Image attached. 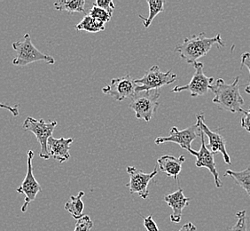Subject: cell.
<instances>
[{
  "label": "cell",
  "mask_w": 250,
  "mask_h": 231,
  "mask_svg": "<svg viewBox=\"0 0 250 231\" xmlns=\"http://www.w3.org/2000/svg\"><path fill=\"white\" fill-rule=\"evenodd\" d=\"M196 230H197V228L193 223L188 222V223L184 224L182 228L178 231H196Z\"/></svg>",
  "instance_id": "30"
},
{
  "label": "cell",
  "mask_w": 250,
  "mask_h": 231,
  "mask_svg": "<svg viewBox=\"0 0 250 231\" xmlns=\"http://www.w3.org/2000/svg\"><path fill=\"white\" fill-rule=\"evenodd\" d=\"M93 5H96L101 9L105 10L111 15H113V12L115 10V4L112 0H97Z\"/></svg>",
  "instance_id": "25"
},
{
  "label": "cell",
  "mask_w": 250,
  "mask_h": 231,
  "mask_svg": "<svg viewBox=\"0 0 250 231\" xmlns=\"http://www.w3.org/2000/svg\"><path fill=\"white\" fill-rule=\"evenodd\" d=\"M204 134L202 133L201 134V149L199 151H195V150H190L189 153L192 154V156L196 157V162L195 164L197 167H205L207 168L212 175L214 177V181H215V184L217 188H220L223 187V183L221 180L219 178V173L217 170V166H216V162H215V158L214 156L215 154L212 153L209 149H208L207 145L205 143V140H204Z\"/></svg>",
  "instance_id": "13"
},
{
  "label": "cell",
  "mask_w": 250,
  "mask_h": 231,
  "mask_svg": "<svg viewBox=\"0 0 250 231\" xmlns=\"http://www.w3.org/2000/svg\"><path fill=\"white\" fill-rule=\"evenodd\" d=\"M160 96L161 92L159 89L136 92L130 98L129 108L134 111L138 119L150 122L158 109Z\"/></svg>",
  "instance_id": "3"
},
{
  "label": "cell",
  "mask_w": 250,
  "mask_h": 231,
  "mask_svg": "<svg viewBox=\"0 0 250 231\" xmlns=\"http://www.w3.org/2000/svg\"><path fill=\"white\" fill-rule=\"evenodd\" d=\"M74 141L72 138H60L50 137L47 142L49 156L50 158L56 159L60 164H62L70 158L69 148Z\"/></svg>",
  "instance_id": "15"
},
{
  "label": "cell",
  "mask_w": 250,
  "mask_h": 231,
  "mask_svg": "<svg viewBox=\"0 0 250 231\" xmlns=\"http://www.w3.org/2000/svg\"><path fill=\"white\" fill-rule=\"evenodd\" d=\"M239 82L240 77H236L231 84H226L224 79L218 78L209 87V90L215 94L213 102L224 111L231 113H244L245 111L242 109V106L245 101L241 94Z\"/></svg>",
  "instance_id": "2"
},
{
  "label": "cell",
  "mask_w": 250,
  "mask_h": 231,
  "mask_svg": "<svg viewBox=\"0 0 250 231\" xmlns=\"http://www.w3.org/2000/svg\"><path fill=\"white\" fill-rule=\"evenodd\" d=\"M0 109H5V110L9 111L15 116H19L20 114L19 105H15V106L12 107L7 105V104H5V103L0 102Z\"/></svg>",
  "instance_id": "29"
},
{
  "label": "cell",
  "mask_w": 250,
  "mask_h": 231,
  "mask_svg": "<svg viewBox=\"0 0 250 231\" xmlns=\"http://www.w3.org/2000/svg\"><path fill=\"white\" fill-rule=\"evenodd\" d=\"M92 227L93 222L91 217L89 215H83L82 218L77 220L74 231H90L92 230Z\"/></svg>",
  "instance_id": "24"
},
{
  "label": "cell",
  "mask_w": 250,
  "mask_h": 231,
  "mask_svg": "<svg viewBox=\"0 0 250 231\" xmlns=\"http://www.w3.org/2000/svg\"><path fill=\"white\" fill-rule=\"evenodd\" d=\"M54 8L59 11H67L70 14L73 13H85L84 0H60L55 2Z\"/></svg>",
  "instance_id": "19"
},
{
  "label": "cell",
  "mask_w": 250,
  "mask_h": 231,
  "mask_svg": "<svg viewBox=\"0 0 250 231\" xmlns=\"http://www.w3.org/2000/svg\"><path fill=\"white\" fill-rule=\"evenodd\" d=\"M13 48L17 56L13 60V64L15 66H26L29 63L43 61L48 64H54L55 60L53 56L47 55L40 52L34 46L29 33H26L23 39L13 43Z\"/></svg>",
  "instance_id": "4"
},
{
  "label": "cell",
  "mask_w": 250,
  "mask_h": 231,
  "mask_svg": "<svg viewBox=\"0 0 250 231\" xmlns=\"http://www.w3.org/2000/svg\"><path fill=\"white\" fill-rule=\"evenodd\" d=\"M84 196L83 191H80L77 196H71L70 200L67 201L64 208L75 220L82 218L83 212L84 209V204L83 201V197Z\"/></svg>",
  "instance_id": "17"
},
{
  "label": "cell",
  "mask_w": 250,
  "mask_h": 231,
  "mask_svg": "<svg viewBox=\"0 0 250 231\" xmlns=\"http://www.w3.org/2000/svg\"><path fill=\"white\" fill-rule=\"evenodd\" d=\"M34 158V152L32 150H29L28 152V169L25 176L24 181L21 183V187L16 189L19 194H24L25 201L23 206L21 207V212L27 211L29 204L35 201L37 195L42 191V188L38 181L35 178L33 173V165L32 160Z\"/></svg>",
  "instance_id": "10"
},
{
  "label": "cell",
  "mask_w": 250,
  "mask_h": 231,
  "mask_svg": "<svg viewBox=\"0 0 250 231\" xmlns=\"http://www.w3.org/2000/svg\"><path fill=\"white\" fill-rule=\"evenodd\" d=\"M241 69H242V68L245 67L248 68L250 74V53H244L241 56ZM245 92L247 93L250 94V83L248 85H246Z\"/></svg>",
  "instance_id": "27"
},
{
  "label": "cell",
  "mask_w": 250,
  "mask_h": 231,
  "mask_svg": "<svg viewBox=\"0 0 250 231\" xmlns=\"http://www.w3.org/2000/svg\"><path fill=\"white\" fill-rule=\"evenodd\" d=\"M241 125L247 132L250 133V108L248 111H244L241 117Z\"/></svg>",
  "instance_id": "28"
},
{
  "label": "cell",
  "mask_w": 250,
  "mask_h": 231,
  "mask_svg": "<svg viewBox=\"0 0 250 231\" xmlns=\"http://www.w3.org/2000/svg\"><path fill=\"white\" fill-rule=\"evenodd\" d=\"M214 45H217L218 47L225 46L221 35L217 34L214 38H207L205 33L202 32L186 38L182 43L175 47V52L179 53L180 57L187 63L193 65L200 58L205 56Z\"/></svg>",
  "instance_id": "1"
},
{
  "label": "cell",
  "mask_w": 250,
  "mask_h": 231,
  "mask_svg": "<svg viewBox=\"0 0 250 231\" xmlns=\"http://www.w3.org/2000/svg\"><path fill=\"white\" fill-rule=\"evenodd\" d=\"M57 121L45 122L43 119H36L31 116H28L25 119L22 127L25 131L32 133L41 146L39 157L44 160L50 159L47 142L49 138L53 136V133L57 126Z\"/></svg>",
  "instance_id": "5"
},
{
  "label": "cell",
  "mask_w": 250,
  "mask_h": 231,
  "mask_svg": "<svg viewBox=\"0 0 250 231\" xmlns=\"http://www.w3.org/2000/svg\"><path fill=\"white\" fill-rule=\"evenodd\" d=\"M176 80L177 74L172 72V69H169L167 72H163L159 66L154 65L146 70L141 78L135 79V83L137 85L136 92L159 89L160 87L172 84Z\"/></svg>",
  "instance_id": "6"
},
{
  "label": "cell",
  "mask_w": 250,
  "mask_h": 231,
  "mask_svg": "<svg viewBox=\"0 0 250 231\" xmlns=\"http://www.w3.org/2000/svg\"><path fill=\"white\" fill-rule=\"evenodd\" d=\"M142 218H143V224L146 231H159L158 226L156 222H154L152 214H150L149 216L147 217L142 216Z\"/></svg>",
  "instance_id": "26"
},
{
  "label": "cell",
  "mask_w": 250,
  "mask_h": 231,
  "mask_svg": "<svg viewBox=\"0 0 250 231\" xmlns=\"http://www.w3.org/2000/svg\"><path fill=\"white\" fill-rule=\"evenodd\" d=\"M89 15L92 18L99 20L104 23H108L112 18V15L110 14H108L105 10L101 9L96 5H92V9L89 12Z\"/></svg>",
  "instance_id": "22"
},
{
  "label": "cell",
  "mask_w": 250,
  "mask_h": 231,
  "mask_svg": "<svg viewBox=\"0 0 250 231\" xmlns=\"http://www.w3.org/2000/svg\"><path fill=\"white\" fill-rule=\"evenodd\" d=\"M225 175H228L235 181L236 184L245 190L250 197V167L246 168L243 171H232L227 170Z\"/></svg>",
  "instance_id": "20"
},
{
  "label": "cell",
  "mask_w": 250,
  "mask_h": 231,
  "mask_svg": "<svg viewBox=\"0 0 250 231\" xmlns=\"http://www.w3.org/2000/svg\"><path fill=\"white\" fill-rule=\"evenodd\" d=\"M136 89L137 85L135 83V79L130 75H126L112 79L110 85H106V87L102 88V92L104 94L110 95L116 101H122L133 96L136 93Z\"/></svg>",
  "instance_id": "11"
},
{
  "label": "cell",
  "mask_w": 250,
  "mask_h": 231,
  "mask_svg": "<svg viewBox=\"0 0 250 231\" xmlns=\"http://www.w3.org/2000/svg\"><path fill=\"white\" fill-rule=\"evenodd\" d=\"M245 210L239 211L236 213V217L238 221L235 225L230 228L228 231H249L248 225H247V214Z\"/></svg>",
  "instance_id": "23"
},
{
  "label": "cell",
  "mask_w": 250,
  "mask_h": 231,
  "mask_svg": "<svg viewBox=\"0 0 250 231\" xmlns=\"http://www.w3.org/2000/svg\"><path fill=\"white\" fill-rule=\"evenodd\" d=\"M164 201L172 209V214L170 215V221L173 223H179L182 218V212L186 207L189 206L191 198H187L184 195L182 188H178L177 191L166 195Z\"/></svg>",
  "instance_id": "14"
},
{
  "label": "cell",
  "mask_w": 250,
  "mask_h": 231,
  "mask_svg": "<svg viewBox=\"0 0 250 231\" xmlns=\"http://www.w3.org/2000/svg\"><path fill=\"white\" fill-rule=\"evenodd\" d=\"M75 28L79 31L83 30V31L91 32V33H96L99 31L105 30L106 25L101 21L94 19V18L91 17L90 15H86L78 24L76 25Z\"/></svg>",
  "instance_id": "18"
},
{
  "label": "cell",
  "mask_w": 250,
  "mask_h": 231,
  "mask_svg": "<svg viewBox=\"0 0 250 231\" xmlns=\"http://www.w3.org/2000/svg\"><path fill=\"white\" fill-rule=\"evenodd\" d=\"M195 69L194 75L192 76L191 81L186 86H177L171 90V92H181L183 91H188L190 92L191 96H202L207 94L209 90V87L214 82V77H207L203 72V63H194L192 65Z\"/></svg>",
  "instance_id": "8"
},
{
  "label": "cell",
  "mask_w": 250,
  "mask_h": 231,
  "mask_svg": "<svg viewBox=\"0 0 250 231\" xmlns=\"http://www.w3.org/2000/svg\"><path fill=\"white\" fill-rule=\"evenodd\" d=\"M202 130L199 126V124L196 122L195 125H191L184 130H178V127L173 126L168 136L165 137H158L156 138L154 142L155 144H164L168 142H173L179 145L182 149L188 150V152L192 150V142L197 137L201 136Z\"/></svg>",
  "instance_id": "7"
},
{
  "label": "cell",
  "mask_w": 250,
  "mask_h": 231,
  "mask_svg": "<svg viewBox=\"0 0 250 231\" xmlns=\"http://www.w3.org/2000/svg\"><path fill=\"white\" fill-rule=\"evenodd\" d=\"M186 161L183 155L176 158L170 155H165L157 160L159 169L162 173H165L168 177H172L174 180H178V175L182 171V165Z\"/></svg>",
  "instance_id": "16"
},
{
  "label": "cell",
  "mask_w": 250,
  "mask_h": 231,
  "mask_svg": "<svg viewBox=\"0 0 250 231\" xmlns=\"http://www.w3.org/2000/svg\"><path fill=\"white\" fill-rule=\"evenodd\" d=\"M146 3L148 4L149 6V15L145 18L142 15H139L140 19L143 21V25L145 28L147 29L149 27L152 22L154 21V18L161 13H163L164 10V5H165V1L163 0H147Z\"/></svg>",
  "instance_id": "21"
},
{
  "label": "cell",
  "mask_w": 250,
  "mask_h": 231,
  "mask_svg": "<svg viewBox=\"0 0 250 231\" xmlns=\"http://www.w3.org/2000/svg\"><path fill=\"white\" fill-rule=\"evenodd\" d=\"M127 173L130 175V183L126 184V187L130 189V194H137L142 199L148 198V185L150 182L157 175V167H155L152 173H146L134 166H128Z\"/></svg>",
  "instance_id": "9"
},
{
  "label": "cell",
  "mask_w": 250,
  "mask_h": 231,
  "mask_svg": "<svg viewBox=\"0 0 250 231\" xmlns=\"http://www.w3.org/2000/svg\"><path fill=\"white\" fill-rule=\"evenodd\" d=\"M197 123L199 124V126H200L201 130L202 131V133L205 136H207L208 139V149H209L214 154H217V152H220L223 155V158H224V160L226 164H231V158L226 150V139L217 132H214L208 128V126L204 122V114L203 113L198 114Z\"/></svg>",
  "instance_id": "12"
}]
</instances>
